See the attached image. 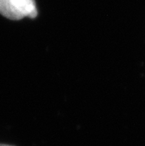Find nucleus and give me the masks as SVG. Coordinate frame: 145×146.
I'll return each mask as SVG.
<instances>
[{"instance_id":"nucleus-1","label":"nucleus","mask_w":145,"mask_h":146,"mask_svg":"<svg viewBox=\"0 0 145 146\" xmlns=\"http://www.w3.org/2000/svg\"><path fill=\"white\" fill-rule=\"evenodd\" d=\"M0 14L11 20L24 17L34 19L38 15L35 0H0Z\"/></svg>"},{"instance_id":"nucleus-2","label":"nucleus","mask_w":145,"mask_h":146,"mask_svg":"<svg viewBox=\"0 0 145 146\" xmlns=\"http://www.w3.org/2000/svg\"><path fill=\"white\" fill-rule=\"evenodd\" d=\"M0 146H13V145H5V144H0Z\"/></svg>"}]
</instances>
